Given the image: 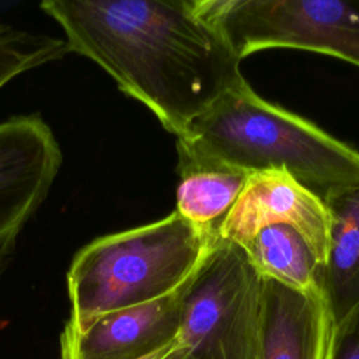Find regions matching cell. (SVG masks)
I'll return each mask as SVG.
<instances>
[{"instance_id": "6da1fadb", "label": "cell", "mask_w": 359, "mask_h": 359, "mask_svg": "<svg viewBox=\"0 0 359 359\" xmlns=\"http://www.w3.org/2000/svg\"><path fill=\"white\" fill-rule=\"evenodd\" d=\"M69 52L105 70L177 139L244 83L241 60L198 0H45Z\"/></svg>"}, {"instance_id": "7a4b0ae2", "label": "cell", "mask_w": 359, "mask_h": 359, "mask_svg": "<svg viewBox=\"0 0 359 359\" xmlns=\"http://www.w3.org/2000/svg\"><path fill=\"white\" fill-rule=\"evenodd\" d=\"M178 161L247 174L283 171L321 199L359 184V151L311 121L259 97L247 81L222 94L177 139Z\"/></svg>"}, {"instance_id": "3957f363", "label": "cell", "mask_w": 359, "mask_h": 359, "mask_svg": "<svg viewBox=\"0 0 359 359\" xmlns=\"http://www.w3.org/2000/svg\"><path fill=\"white\" fill-rule=\"evenodd\" d=\"M215 240L177 210L93 240L77 251L66 275L72 310L63 330L81 331L102 314L172 293Z\"/></svg>"}, {"instance_id": "277c9868", "label": "cell", "mask_w": 359, "mask_h": 359, "mask_svg": "<svg viewBox=\"0 0 359 359\" xmlns=\"http://www.w3.org/2000/svg\"><path fill=\"white\" fill-rule=\"evenodd\" d=\"M262 276L216 238L181 290L178 332L161 359H255Z\"/></svg>"}, {"instance_id": "5b68a950", "label": "cell", "mask_w": 359, "mask_h": 359, "mask_svg": "<svg viewBox=\"0 0 359 359\" xmlns=\"http://www.w3.org/2000/svg\"><path fill=\"white\" fill-rule=\"evenodd\" d=\"M240 60L299 49L359 67V0H198Z\"/></svg>"}, {"instance_id": "8992f818", "label": "cell", "mask_w": 359, "mask_h": 359, "mask_svg": "<svg viewBox=\"0 0 359 359\" xmlns=\"http://www.w3.org/2000/svg\"><path fill=\"white\" fill-rule=\"evenodd\" d=\"M60 164L59 143L39 115L0 122V273L21 230L48 196Z\"/></svg>"}, {"instance_id": "52a82bcc", "label": "cell", "mask_w": 359, "mask_h": 359, "mask_svg": "<svg viewBox=\"0 0 359 359\" xmlns=\"http://www.w3.org/2000/svg\"><path fill=\"white\" fill-rule=\"evenodd\" d=\"M268 226L293 227L307 243L318 266L325 262L330 219L323 199L283 171L250 174L216 238L244 248Z\"/></svg>"}, {"instance_id": "ba28073f", "label": "cell", "mask_w": 359, "mask_h": 359, "mask_svg": "<svg viewBox=\"0 0 359 359\" xmlns=\"http://www.w3.org/2000/svg\"><path fill=\"white\" fill-rule=\"evenodd\" d=\"M181 290L182 286L163 297L102 314L81 331L63 330L62 359H140L171 345L180 325Z\"/></svg>"}, {"instance_id": "9c48e42d", "label": "cell", "mask_w": 359, "mask_h": 359, "mask_svg": "<svg viewBox=\"0 0 359 359\" xmlns=\"http://www.w3.org/2000/svg\"><path fill=\"white\" fill-rule=\"evenodd\" d=\"M331 331L321 294L262 278L255 359H324Z\"/></svg>"}, {"instance_id": "30bf717a", "label": "cell", "mask_w": 359, "mask_h": 359, "mask_svg": "<svg viewBox=\"0 0 359 359\" xmlns=\"http://www.w3.org/2000/svg\"><path fill=\"white\" fill-rule=\"evenodd\" d=\"M323 202L330 231L318 287L334 327L359 304V184L334 188Z\"/></svg>"}, {"instance_id": "8fae6325", "label": "cell", "mask_w": 359, "mask_h": 359, "mask_svg": "<svg viewBox=\"0 0 359 359\" xmlns=\"http://www.w3.org/2000/svg\"><path fill=\"white\" fill-rule=\"evenodd\" d=\"M177 171L180 182L175 210L216 237L220 223L236 203L250 174L217 164L181 161Z\"/></svg>"}, {"instance_id": "7c38bea8", "label": "cell", "mask_w": 359, "mask_h": 359, "mask_svg": "<svg viewBox=\"0 0 359 359\" xmlns=\"http://www.w3.org/2000/svg\"><path fill=\"white\" fill-rule=\"evenodd\" d=\"M244 251L262 278L289 287L320 293L318 264L304 238L289 226L261 229Z\"/></svg>"}, {"instance_id": "4fadbf2b", "label": "cell", "mask_w": 359, "mask_h": 359, "mask_svg": "<svg viewBox=\"0 0 359 359\" xmlns=\"http://www.w3.org/2000/svg\"><path fill=\"white\" fill-rule=\"evenodd\" d=\"M65 39L0 24V90L17 76L67 53Z\"/></svg>"}, {"instance_id": "5bb4252c", "label": "cell", "mask_w": 359, "mask_h": 359, "mask_svg": "<svg viewBox=\"0 0 359 359\" xmlns=\"http://www.w3.org/2000/svg\"><path fill=\"white\" fill-rule=\"evenodd\" d=\"M324 359H359V304L332 327Z\"/></svg>"}, {"instance_id": "9a60e30c", "label": "cell", "mask_w": 359, "mask_h": 359, "mask_svg": "<svg viewBox=\"0 0 359 359\" xmlns=\"http://www.w3.org/2000/svg\"><path fill=\"white\" fill-rule=\"evenodd\" d=\"M168 348H170V345L165 346V348H163V349H158V351H156V352H153V353H150V355H147V356H143V358H140V359H161L163 355L167 352Z\"/></svg>"}]
</instances>
